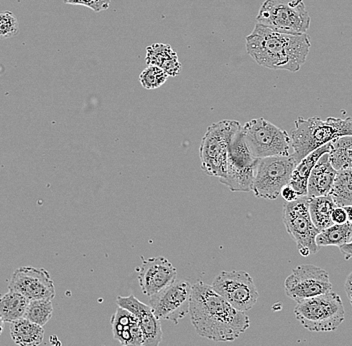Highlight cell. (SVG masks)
I'll use <instances>...</instances> for the list:
<instances>
[{
    "mask_svg": "<svg viewBox=\"0 0 352 346\" xmlns=\"http://www.w3.org/2000/svg\"><path fill=\"white\" fill-rule=\"evenodd\" d=\"M4 328V321L3 319L0 316V336H1L2 332H3Z\"/></svg>",
    "mask_w": 352,
    "mask_h": 346,
    "instance_id": "36",
    "label": "cell"
},
{
    "mask_svg": "<svg viewBox=\"0 0 352 346\" xmlns=\"http://www.w3.org/2000/svg\"><path fill=\"white\" fill-rule=\"evenodd\" d=\"M294 314L309 332H329L344 321L345 310L340 295L331 292L299 301Z\"/></svg>",
    "mask_w": 352,
    "mask_h": 346,
    "instance_id": "5",
    "label": "cell"
},
{
    "mask_svg": "<svg viewBox=\"0 0 352 346\" xmlns=\"http://www.w3.org/2000/svg\"><path fill=\"white\" fill-rule=\"evenodd\" d=\"M168 76L166 72L160 67L154 65H148L140 74V81L145 89H156L166 83Z\"/></svg>",
    "mask_w": 352,
    "mask_h": 346,
    "instance_id": "28",
    "label": "cell"
},
{
    "mask_svg": "<svg viewBox=\"0 0 352 346\" xmlns=\"http://www.w3.org/2000/svg\"><path fill=\"white\" fill-rule=\"evenodd\" d=\"M244 138L255 158L289 156L292 140L289 133L263 118L252 119L242 127Z\"/></svg>",
    "mask_w": 352,
    "mask_h": 346,
    "instance_id": "7",
    "label": "cell"
},
{
    "mask_svg": "<svg viewBox=\"0 0 352 346\" xmlns=\"http://www.w3.org/2000/svg\"><path fill=\"white\" fill-rule=\"evenodd\" d=\"M138 268V282L143 294L151 297L173 285L177 277V270L165 257L144 259Z\"/></svg>",
    "mask_w": 352,
    "mask_h": 346,
    "instance_id": "14",
    "label": "cell"
},
{
    "mask_svg": "<svg viewBox=\"0 0 352 346\" xmlns=\"http://www.w3.org/2000/svg\"><path fill=\"white\" fill-rule=\"evenodd\" d=\"M332 221L334 224H343L349 221L344 207L336 206L332 213Z\"/></svg>",
    "mask_w": 352,
    "mask_h": 346,
    "instance_id": "31",
    "label": "cell"
},
{
    "mask_svg": "<svg viewBox=\"0 0 352 346\" xmlns=\"http://www.w3.org/2000/svg\"><path fill=\"white\" fill-rule=\"evenodd\" d=\"M281 196H283V199H285L286 202H294L297 198H299L298 195H297L296 191H294L289 184L283 189V191H281Z\"/></svg>",
    "mask_w": 352,
    "mask_h": 346,
    "instance_id": "32",
    "label": "cell"
},
{
    "mask_svg": "<svg viewBox=\"0 0 352 346\" xmlns=\"http://www.w3.org/2000/svg\"><path fill=\"white\" fill-rule=\"evenodd\" d=\"M351 308H352V301H351Z\"/></svg>",
    "mask_w": 352,
    "mask_h": 346,
    "instance_id": "37",
    "label": "cell"
},
{
    "mask_svg": "<svg viewBox=\"0 0 352 346\" xmlns=\"http://www.w3.org/2000/svg\"><path fill=\"white\" fill-rule=\"evenodd\" d=\"M296 166V163L292 155L261 158L255 173L253 193L258 198L276 199L283 189L289 184Z\"/></svg>",
    "mask_w": 352,
    "mask_h": 346,
    "instance_id": "9",
    "label": "cell"
},
{
    "mask_svg": "<svg viewBox=\"0 0 352 346\" xmlns=\"http://www.w3.org/2000/svg\"><path fill=\"white\" fill-rule=\"evenodd\" d=\"M52 314H54L52 301L38 299V301H30L24 318L43 327L52 319Z\"/></svg>",
    "mask_w": 352,
    "mask_h": 346,
    "instance_id": "27",
    "label": "cell"
},
{
    "mask_svg": "<svg viewBox=\"0 0 352 346\" xmlns=\"http://www.w3.org/2000/svg\"><path fill=\"white\" fill-rule=\"evenodd\" d=\"M345 210L347 213V218H349V222L352 224V206L344 207Z\"/></svg>",
    "mask_w": 352,
    "mask_h": 346,
    "instance_id": "35",
    "label": "cell"
},
{
    "mask_svg": "<svg viewBox=\"0 0 352 346\" xmlns=\"http://www.w3.org/2000/svg\"><path fill=\"white\" fill-rule=\"evenodd\" d=\"M289 136L294 149L290 155L297 165L319 147L343 136H352V118L321 120L318 116L307 119L299 116Z\"/></svg>",
    "mask_w": 352,
    "mask_h": 346,
    "instance_id": "3",
    "label": "cell"
},
{
    "mask_svg": "<svg viewBox=\"0 0 352 346\" xmlns=\"http://www.w3.org/2000/svg\"><path fill=\"white\" fill-rule=\"evenodd\" d=\"M8 290L21 293L30 301L52 299L55 297L54 282L44 268L22 266L11 277Z\"/></svg>",
    "mask_w": 352,
    "mask_h": 346,
    "instance_id": "13",
    "label": "cell"
},
{
    "mask_svg": "<svg viewBox=\"0 0 352 346\" xmlns=\"http://www.w3.org/2000/svg\"><path fill=\"white\" fill-rule=\"evenodd\" d=\"M19 24L11 11L0 12V39H8L19 33Z\"/></svg>",
    "mask_w": 352,
    "mask_h": 346,
    "instance_id": "29",
    "label": "cell"
},
{
    "mask_svg": "<svg viewBox=\"0 0 352 346\" xmlns=\"http://www.w3.org/2000/svg\"><path fill=\"white\" fill-rule=\"evenodd\" d=\"M258 158L250 151L241 129L233 136L228 151V169H245L257 166Z\"/></svg>",
    "mask_w": 352,
    "mask_h": 346,
    "instance_id": "20",
    "label": "cell"
},
{
    "mask_svg": "<svg viewBox=\"0 0 352 346\" xmlns=\"http://www.w3.org/2000/svg\"><path fill=\"white\" fill-rule=\"evenodd\" d=\"M329 151L330 142L308 154L307 158H303L292 171L289 185L296 191L298 197L307 196L308 180H309L312 169H314L316 163L320 160L321 156L324 155L325 153H329Z\"/></svg>",
    "mask_w": 352,
    "mask_h": 346,
    "instance_id": "19",
    "label": "cell"
},
{
    "mask_svg": "<svg viewBox=\"0 0 352 346\" xmlns=\"http://www.w3.org/2000/svg\"><path fill=\"white\" fill-rule=\"evenodd\" d=\"M112 334L122 346H143L144 336L138 317L129 310L118 306L110 319Z\"/></svg>",
    "mask_w": 352,
    "mask_h": 346,
    "instance_id": "16",
    "label": "cell"
},
{
    "mask_svg": "<svg viewBox=\"0 0 352 346\" xmlns=\"http://www.w3.org/2000/svg\"><path fill=\"white\" fill-rule=\"evenodd\" d=\"M10 336L19 346H39L44 339L43 326L26 318L17 319L10 323Z\"/></svg>",
    "mask_w": 352,
    "mask_h": 346,
    "instance_id": "21",
    "label": "cell"
},
{
    "mask_svg": "<svg viewBox=\"0 0 352 346\" xmlns=\"http://www.w3.org/2000/svg\"><path fill=\"white\" fill-rule=\"evenodd\" d=\"M336 206L334 204L331 196H319V197L311 198L309 204V213L316 228L319 231L333 226L332 221V213Z\"/></svg>",
    "mask_w": 352,
    "mask_h": 346,
    "instance_id": "23",
    "label": "cell"
},
{
    "mask_svg": "<svg viewBox=\"0 0 352 346\" xmlns=\"http://www.w3.org/2000/svg\"><path fill=\"white\" fill-rule=\"evenodd\" d=\"M213 290L235 310L245 312L258 301L259 293L250 273L243 270L221 271L212 284Z\"/></svg>",
    "mask_w": 352,
    "mask_h": 346,
    "instance_id": "10",
    "label": "cell"
},
{
    "mask_svg": "<svg viewBox=\"0 0 352 346\" xmlns=\"http://www.w3.org/2000/svg\"><path fill=\"white\" fill-rule=\"evenodd\" d=\"M329 156L336 171L352 169V136H343L331 141Z\"/></svg>",
    "mask_w": 352,
    "mask_h": 346,
    "instance_id": "24",
    "label": "cell"
},
{
    "mask_svg": "<svg viewBox=\"0 0 352 346\" xmlns=\"http://www.w3.org/2000/svg\"><path fill=\"white\" fill-rule=\"evenodd\" d=\"M344 290L346 292L347 296H349V301H352V271L351 274L346 279V281L344 283Z\"/></svg>",
    "mask_w": 352,
    "mask_h": 346,
    "instance_id": "34",
    "label": "cell"
},
{
    "mask_svg": "<svg viewBox=\"0 0 352 346\" xmlns=\"http://www.w3.org/2000/svg\"><path fill=\"white\" fill-rule=\"evenodd\" d=\"M30 301L21 293L8 292L0 297V316L4 323H10L23 318Z\"/></svg>",
    "mask_w": 352,
    "mask_h": 346,
    "instance_id": "22",
    "label": "cell"
},
{
    "mask_svg": "<svg viewBox=\"0 0 352 346\" xmlns=\"http://www.w3.org/2000/svg\"><path fill=\"white\" fill-rule=\"evenodd\" d=\"M192 284L176 281L164 292L149 297V305L160 321H173L178 325L189 314Z\"/></svg>",
    "mask_w": 352,
    "mask_h": 346,
    "instance_id": "12",
    "label": "cell"
},
{
    "mask_svg": "<svg viewBox=\"0 0 352 346\" xmlns=\"http://www.w3.org/2000/svg\"><path fill=\"white\" fill-rule=\"evenodd\" d=\"M329 196H331L336 206H352V169L338 171Z\"/></svg>",
    "mask_w": 352,
    "mask_h": 346,
    "instance_id": "26",
    "label": "cell"
},
{
    "mask_svg": "<svg viewBox=\"0 0 352 346\" xmlns=\"http://www.w3.org/2000/svg\"><path fill=\"white\" fill-rule=\"evenodd\" d=\"M147 65L157 66L162 68L167 76H177L182 72V63L173 46L164 43H153L146 48Z\"/></svg>",
    "mask_w": 352,
    "mask_h": 346,
    "instance_id": "18",
    "label": "cell"
},
{
    "mask_svg": "<svg viewBox=\"0 0 352 346\" xmlns=\"http://www.w3.org/2000/svg\"><path fill=\"white\" fill-rule=\"evenodd\" d=\"M189 315L198 336L215 343L234 341L250 326L248 315L202 281L192 284Z\"/></svg>",
    "mask_w": 352,
    "mask_h": 346,
    "instance_id": "1",
    "label": "cell"
},
{
    "mask_svg": "<svg viewBox=\"0 0 352 346\" xmlns=\"http://www.w3.org/2000/svg\"><path fill=\"white\" fill-rule=\"evenodd\" d=\"M65 4L81 6L90 8L94 12L107 10L111 4V0H63Z\"/></svg>",
    "mask_w": 352,
    "mask_h": 346,
    "instance_id": "30",
    "label": "cell"
},
{
    "mask_svg": "<svg viewBox=\"0 0 352 346\" xmlns=\"http://www.w3.org/2000/svg\"><path fill=\"white\" fill-rule=\"evenodd\" d=\"M338 171L330 163L329 153L321 156L312 169L307 184V196L310 198L329 195Z\"/></svg>",
    "mask_w": 352,
    "mask_h": 346,
    "instance_id": "17",
    "label": "cell"
},
{
    "mask_svg": "<svg viewBox=\"0 0 352 346\" xmlns=\"http://www.w3.org/2000/svg\"><path fill=\"white\" fill-rule=\"evenodd\" d=\"M352 241V224L347 221L343 224H333L330 228L320 231L316 237V244L320 246H345Z\"/></svg>",
    "mask_w": 352,
    "mask_h": 346,
    "instance_id": "25",
    "label": "cell"
},
{
    "mask_svg": "<svg viewBox=\"0 0 352 346\" xmlns=\"http://www.w3.org/2000/svg\"><path fill=\"white\" fill-rule=\"evenodd\" d=\"M241 127L239 121L228 119L208 127L199 147L201 169L206 174L219 180L226 177L231 140Z\"/></svg>",
    "mask_w": 352,
    "mask_h": 346,
    "instance_id": "4",
    "label": "cell"
},
{
    "mask_svg": "<svg viewBox=\"0 0 352 346\" xmlns=\"http://www.w3.org/2000/svg\"><path fill=\"white\" fill-rule=\"evenodd\" d=\"M285 294L294 301H305L332 292L329 274L314 264L297 266L285 279Z\"/></svg>",
    "mask_w": 352,
    "mask_h": 346,
    "instance_id": "11",
    "label": "cell"
},
{
    "mask_svg": "<svg viewBox=\"0 0 352 346\" xmlns=\"http://www.w3.org/2000/svg\"><path fill=\"white\" fill-rule=\"evenodd\" d=\"M341 253L344 255L345 259L349 260L352 259V241L345 246H340Z\"/></svg>",
    "mask_w": 352,
    "mask_h": 346,
    "instance_id": "33",
    "label": "cell"
},
{
    "mask_svg": "<svg viewBox=\"0 0 352 346\" xmlns=\"http://www.w3.org/2000/svg\"><path fill=\"white\" fill-rule=\"evenodd\" d=\"M256 23L289 34H305L311 17L303 0H265L259 10Z\"/></svg>",
    "mask_w": 352,
    "mask_h": 346,
    "instance_id": "6",
    "label": "cell"
},
{
    "mask_svg": "<svg viewBox=\"0 0 352 346\" xmlns=\"http://www.w3.org/2000/svg\"><path fill=\"white\" fill-rule=\"evenodd\" d=\"M116 304L120 307L129 310L131 314L138 317L143 336H144L143 346H160L164 332H162V323L153 314L151 305L142 303L132 294L126 297L118 296L116 299Z\"/></svg>",
    "mask_w": 352,
    "mask_h": 346,
    "instance_id": "15",
    "label": "cell"
},
{
    "mask_svg": "<svg viewBox=\"0 0 352 346\" xmlns=\"http://www.w3.org/2000/svg\"><path fill=\"white\" fill-rule=\"evenodd\" d=\"M311 198L308 196L297 198L283 206V224L288 235L296 241L301 257H307L319 250L316 237L320 231L312 222L309 213Z\"/></svg>",
    "mask_w": 352,
    "mask_h": 346,
    "instance_id": "8",
    "label": "cell"
},
{
    "mask_svg": "<svg viewBox=\"0 0 352 346\" xmlns=\"http://www.w3.org/2000/svg\"><path fill=\"white\" fill-rule=\"evenodd\" d=\"M248 54L257 65L274 70L296 72L307 61L309 54V35L289 34L276 32L263 24H255L254 30L245 39Z\"/></svg>",
    "mask_w": 352,
    "mask_h": 346,
    "instance_id": "2",
    "label": "cell"
}]
</instances>
